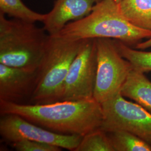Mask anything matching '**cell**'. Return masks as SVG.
Instances as JSON below:
<instances>
[{
	"label": "cell",
	"instance_id": "obj_1",
	"mask_svg": "<svg viewBox=\"0 0 151 151\" xmlns=\"http://www.w3.org/2000/svg\"><path fill=\"white\" fill-rule=\"evenodd\" d=\"M1 115L16 114L55 133L82 137L100 128L101 104L92 98L46 104H22L0 101Z\"/></svg>",
	"mask_w": 151,
	"mask_h": 151
},
{
	"label": "cell",
	"instance_id": "obj_2",
	"mask_svg": "<svg viewBox=\"0 0 151 151\" xmlns=\"http://www.w3.org/2000/svg\"><path fill=\"white\" fill-rule=\"evenodd\" d=\"M70 40L108 38L131 46L151 38V31L130 23L114 0H101L82 19L70 22L57 35Z\"/></svg>",
	"mask_w": 151,
	"mask_h": 151
},
{
	"label": "cell",
	"instance_id": "obj_3",
	"mask_svg": "<svg viewBox=\"0 0 151 151\" xmlns=\"http://www.w3.org/2000/svg\"><path fill=\"white\" fill-rule=\"evenodd\" d=\"M49 35L35 23L9 20L0 13V63L30 70L42 64Z\"/></svg>",
	"mask_w": 151,
	"mask_h": 151
},
{
	"label": "cell",
	"instance_id": "obj_4",
	"mask_svg": "<svg viewBox=\"0 0 151 151\" xmlns=\"http://www.w3.org/2000/svg\"><path fill=\"white\" fill-rule=\"evenodd\" d=\"M82 41L49 35L30 104H46L60 101L65 77Z\"/></svg>",
	"mask_w": 151,
	"mask_h": 151
},
{
	"label": "cell",
	"instance_id": "obj_5",
	"mask_svg": "<svg viewBox=\"0 0 151 151\" xmlns=\"http://www.w3.org/2000/svg\"><path fill=\"white\" fill-rule=\"evenodd\" d=\"M96 40L97 73L93 98L101 104L120 92L133 67L120 54L115 40Z\"/></svg>",
	"mask_w": 151,
	"mask_h": 151
},
{
	"label": "cell",
	"instance_id": "obj_6",
	"mask_svg": "<svg viewBox=\"0 0 151 151\" xmlns=\"http://www.w3.org/2000/svg\"><path fill=\"white\" fill-rule=\"evenodd\" d=\"M100 129L106 133L124 130L137 135L151 146V113L137 103L127 101L120 92L101 104Z\"/></svg>",
	"mask_w": 151,
	"mask_h": 151
},
{
	"label": "cell",
	"instance_id": "obj_7",
	"mask_svg": "<svg viewBox=\"0 0 151 151\" xmlns=\"http://www.w3.org/2000/svg\"><path fill=\"white\" fill-rule=\"evenodd\" d=\"M97 65L96 39L83 40L65 77L60 101L93 98Z\"/></svg>",
	"mask_w": 151,
	"mask_h": 151
},
{
	"label": "cell",
	"instance_id": "obj_8",
	"mask_svg": "<svg viewBox=\"0 0 151 151\" xmlns=\"http://www.w3.org/2000/svg\"><path fill=\"white\" fill-rule=\"evenodd\" d=\"M0 135L10 144L19 140H33L74 151L82 138L81 135L55 133L13 114L1 115Z\"/></svg>",
	"mask_w": 151,
	"mask_h": 151
},
{
	"label": "cell",
	"instance_id": "obj_9",
	"mask_svg": "<svg viewBox=\"0 0 151 151\" xmlns=\"http://www.w3.org/2000/svg\"><path fill=\"white\" fill-rule=\"evenodd\" d=\"M38 70H30L0 63V101L17 103L32 95Z\"/></svg>",
	"mask_w": 151,
	"mask_h": 151
},
{
	"label": "cell",
	"instance_id": "obj_10",
	"mask_svg": "<svg viewBox=\"0 0 151 151\" xmlns=\"http://www.w3.org/2000/svg\"><path fill=\"white\" fill-rule=\"evenodd\" d=\"M101 0H56L51 11L45 14L42 22L44 29L50 35H57L70 22L88 15Z\"/></svg>",
	"mask_w": 151,
	"mask_h": 151
},
{
	"label": "cell",
	"instance_id": "obj_11",
	"mask_svg": "<svg viewBox=\"0 0 151 151\" xmlns=\"http://www.w3.org/2000/svg\"><path fill=\"white\" fill-rule=\"evenodd\" d=\"M120 93L151 113V82L144 73L133 68L122 87Z\"/></svg>",
	"mask_w": 151,
	"mask_h": 151
},
{
	"label": "cell",
	"instance_id": "obj_12",
	"mask_svg": "<svg viewBox=\"0 0 151 151\" xmlns=\"http://www.w3.org/2000/svg\"><path fill=\"white\" fill-rule=\"evenodd\" d=\"M118 6L122 14L130 23L151 31V0H122Z\"/></svg>",
	"mask_w": 151,
	"mask_h": 151
},
{
	"label": "cell",
	"instance_id": "obj_13",
	"mask_svg": "<svg viewBox=\"0 0 151 151\" xmlns=\"http://www.w3.org/2000/svg\"><path fill=\"white\" fill-rule=\"evenodd\" d=\"M0 13L15 19L33 23L43 22L45 17V14H40L31 10L22 0H0Z\"/></svg>",
	"mask_w": 151,
	"mask_h": 151
},
{
	"label": "cell",
	"instance_id": "obj_14",
	"mask_svg": "<svg viewBox=\"0 0 151 151\" xmlns=\"http://www.w3.org/2000/svg\"><path fill=\"white\" fill-rule=\"evenodd\" d=\"M114 151H151V146L129 132L116 130L107 133Z\"/></svg>",
	"mask_w": 151,
	"mask_h": 151
},
{
	"label": "cell",
	"instance_id": "obj_15",
	"mask_svg": "<svg viewBox=\"0 0 151 151\" xmlns=\"http://www.w3.org/2000/svg\"><path fill=\"white\" fill-rule=\"evenodd\" d=\"M115 41L119 52L132 64L133 69L144 73L151 71V52L134 49L120 41Z\"/></svg>",
	"mask_w": 151,
	"mask_h": 151
},
{
	"label": "cell",
	"instance_id": "obj_16",
	"mask_svg": "<svg viewBox=\"0 0 151 151\" xmlns=\"http://www.w3.org/2000/svg\"><path fill=\"white\" fill-rule=\"evenodd\" d=\"M75 151H114L108 133L99 128L82 137Z\"/></svg>",
	"mask_w": 151,
	"mask_h": 151
},
{
	"label": "cell",
	"instance_id": "obj_17",
	"mask_svg": "<svg viewBox=\"0 0 151 151\" xmlns=\"http://www.w3.org/2000/svg\"><path fill=\"white\" fill-rule=\"evenodd\" d=\"M10 145L17 151H60L62 149L58 146L33 140H19Z\"/></svg>",
	"mask_w": 151,
	"mask_h": 151
},
{
	"label": "cell",
	"instance_id": "obj_18",
	"mask_svg": "<svg viewBox=\"0 0 151 151\" xmlns=\"http://www.w3.org/2000/svg\"><path fill=\"white\" fill-rule=\"evenodd\" d=\"M151 47V38L148 39L145 42H141L135 45V48L137 49H140V50H144Z\"/></svg>",
	"mask_w": 151,
	"mask_h": 151
},
{
	"label": "cell",
	"instance_id": "obj_19",
	"mask_svg": "<svg viewBox=\"0 0 151 151\" xmlns=\"http://www.w3.org/2000/svg\"><path fill=\"white\" fill-rule=\"evenodd\" d=\"M114 1H115L116 3H118H118H119L120 2H121L122 0H114Z\"/></svg>",
	"mask_w": 151,
	"mask_h": 151
}]
</instances>
